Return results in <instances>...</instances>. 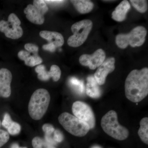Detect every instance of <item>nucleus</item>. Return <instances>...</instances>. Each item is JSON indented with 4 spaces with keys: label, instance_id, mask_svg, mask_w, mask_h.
<instances>
[{
    "label": "nucleus",
    "instance_id": "e433bc0d",
    "mask_svg": "<svg viewBox=\"0 0 148 148\" xmlns=\"http://www.w3.org/2000/svg\"><path fill=\"white\" fill-rule=\"evenodd\" d=\"M19 148H27L25 147H19Z\"/></svg>",
    "mask_w": 148,
    "mask_h": 148
},
{
    "label": "nucleus",
    "instance_id": "a878e982",
    "mask_svg": "<svg viewBox=\"0 0 148 148\" xmlns=\"http://www.w3.org/2000/svg\"><path fill=\"white\" fill-rule=\"evenodd\" d=\"M9 139L10 136L8 132L0 130V148L7 143Z\"/></svg>",
    "mask_w": 148,
    "mask_h": 148
},
{
    "label": "nucleus",
    "instance_id": "0eeeda50",
    "mask_svg": "<svg viewBox=\"0 0 148 148\" xmlns=\"http://www.w3.org/2000/svg\"><path fill=\"white\" fill-rule=\"evenodd\" d=\"M21 22L16 14L12 13L8 16V21H0V32L5 36L12 39H17L23 36V30L20 26Z\"/></svg>",
    "mask_w": 148,
    "mask_h": 148
},
{
    "label": "nucleus",
    "instance_id": "f3484780",
    "mask_svg": "<svg viewBox=\"0 0 148 148\" xmlns=\"http://www.w3.org/2000/svg\"><path fill=\"white\" fill-rule=\"evenodd\" d=\"M138 134L141 140L145 144H148V118L145 117L140 121V127Z\"/></svg>",
    "mask_w": 148,
    "mask_h": 148
},
{
    "label": "nucleus",
    "instance_id": "cd10ccee",
    "mask_svg": "<svg viewBox=\"0 0 148 148\" xmlns=\"http://www.w3.org/2000/svg\"><path fill=\"white\" fill-rule=\"evenodd\" d=\"M53 139L56 143H61L64 140V136L60 130H56L53 132Z\"/></svg>",
    "mask_w": 148,
    "mask_h": 148
},
{
    "label": "nucleus",
    "instance_id": "423d86ee",
    "mask_svg": "<svg viewBox=\"0 0 148 148\" xmlns=\"http://www.w3.org/2000/svg\"><path fill=\"white\" fill-rule=\"evenodd\" d=\"M92 27V21L89 19H84L73 24L71 29L73 35L69 37L68 45L73 47L82 45L87 39Z\"/></svg>",
    "mask_w": 148,
    "mask_h": 148
},
{
    "label": "nucleus",
    "instance_id": "5701e85b",
    "mask_svg": "<svg viewBox=\"0 0 148 148\" xmlns=\"http://www.w3.org/2000/svg\"><path fill=\"white\" fill-rule=\"evenodd\" d=\"M33 5L43 15H44L48 10L47 4L44 1L35 0L33 2Z\"/></svg>",
    "mask_w": 148,
    "mask_h": 148
},
{
    "label": "nucleus",
    "instance_id": "7c9ffc66",
    "mask_svg": "<svg viewBox=\"0 0 148 148\" xmlns=\"http://www.w3.org/2000/svg\"><path fill=\"white\" fill-rule=\"evenodd\" d=\"M31 55V53L28 51L24 50H21L19 51L18 53V56L19 59L25 61L28 57Z\"/></svg>",
    "mask_w": 148,
    "mask_h": 148
},
{
    "label": "nucleus",
    "instance_id": "4468645a",
    "mask_svg": "<svg viewBox=\"0 0 148 148\" xmlns=\"http://www.w3.org/2000/svg\"><path fill=\"white\" fill-rule=\"evenodd\" d=\"M130 8V5L128 1L126 0L122 1L113 12L112 18L115 21L119 22L124 21Z\"/></svg>",
    "mask_w": 148,
    "mask_h": 148
},
{
    "label": "nucleus",
    "instance_id": "20e7f679",
    "mask_svg": "<svg viewBox=\"0 0 148 148\" xmlns=\"http://www.w3.org/2000/svg\"><path fill=\"white\" fill-rule=\"evenodd\" d=\"M58 121L66 131L77 137L85 136L90 130L88 125L68 112L63 113L58 118Z\"/></svg>",
    "mask_w": 148,
    "mask_h": 148
},
{
    "label": "nucleus",
    "instance_id": "c9c22d12",
    "mask_svg": "<svg viewBox=\"0 0 148 148\" xmlns=\"http://www.w3.org/2000/svg\"><path fill=\"white\" fill-rule=\"evenodd\" d=\"M92 148H101L100 147H98V146H94V147H92Z\"/></svg>",
    "mask_w": 148,
    "mask_h": 148
},
{
    "label": "nucleus",
    "instance_id": "473e14b6",
    "mask_svg": "<svg viewBox=\"0 0 148 148\" xmlns=\"http://www.w3.org/2000/svg\"><path fill=\"white\" fill-rule=\"evenodd\" d=\"M45 140L46 142H47L48 143L51 145L54 146L57 145V143L54 141L53 138L51 137V136H47V135H45Z\"/></svg>",
    "mask_w": 148,
    "mask_h": 148
},
{
    "label": "nucleus",
    "instance_id": "2eb2a0df",
    "mask_svg": "<svg viewBox=\"0 0 148 148\" xmlns=\"http://www.w3.org/2000/svg\"><path fill=\"white\" fill-rule=\"evenodd\" d=\"M86 94L90 98H98L101 97V90L94 77L90 76L87 78Z\"/></svg>",
    "mask_w": 148,
    "mask_h": 148
},
{
    "label": "nucleus",
    "instance_id": "4c0bfd02",
    "mask_svg": "<svg viewBox=\"0 0 148 148\" xmlns=\"http://www.w3.org/2000/svg\"><path fill=\"white\" fill-rule=\"evenodd\" d=\"M1 121H0V126H1Z\"/></svg>",
    "mask_w": 148,
    "mask_h": 148
},
{
    "label": "nucleus",
    "instance_id": "bb28decb",
    "mask_svg": "<svg viewBox=\"0 0 148 148\" xmlns=\"http://www.w3.org/2000/svg\"><path fill=\"white\" fill-rule=\"evenodd\" d=\"M42 130L45 133V135L47 136H51L55 130L53 125L48 123H46L43 125Z\"/></svg>",
    "mask_w": 148,
    "mask_h": 148
},
{
    "label": "nucleus",
    "instance_id": "2f4dec72",
    "mask_svg": "<svg viewBox=\"0 0 148 148\" xmlns=\"http://www.w3.org/2000/svg\"><path fill=\"white\" fill-rule=\"evenodd\" d=\"M42 48L44 50L50 52H53L55 51L56 47L53 43H48L47 44L44 45L42 46Z\"/></svg>",
    "mask_w": 148,
    "mask_h": 148
},
{
    "label": "nucleus",
    "instance_id": "4be33fe9",
    "mask_svg": "<svg viewBox=\"0 0 148 148\" xmlns=\"http://www.w3.org/2000/svg\"><path fill=\"white\" fill-rule=\"evenodd\" d=\"M70 83L78 93L83 94L84 92V85L82 81L79 80L75 77H72L70 79Z\"/></svg>",
    "mask_w": 148,
    "mask_h": 148
},
{
    "label": "nucleus",
    "instance_id": "c756f323",
    "mask_svg": "<svg viewBox=\"0 0 148 148\" xmlns=\"http://www.w3.org/2000/svg\"><path fill=\"white\" fill-rule=\"evenodd\" d=\"M12 122L13 121L11 118L10 115L8 113H6L4 116L2 124L5 128L7 129L10 125L12 123Z\"/></svg>",
    "mask_w": 148,
    "mask_h": 148
},
{
    "label": "nucleus",
    "instance_id": "9b49d317",
    "mask_svg": "<svg viewBox=\"0 0 148 148\" xmlns=\"http://www.w3.org/2000/svg\"><path fill=\"white\" fill-rule=\"evenodd\" d=\"M12 74L9 70L5 68L0 70V96L8 98L11 94V83Z\"/></svg>",
    "mask_w": 148,
    "mask_h": 148
},
{
    "label": "nucleus",
    "instance_id": "9d476101",
    "mask_svg": "<svg viewBox=\"0 0 148 148\" xmlns=\"http://www.w3.org/2000/svg\"><path fill=\"white\" fill-rule=\"evenodd\" d=\"M115 59L110 57L105 60L103 64L98 67L94 75V77L99 85L105 83L107 76L114 70Z\"/></svg>",
    "mask_w": 148,
    "mask_h": 148
},
{
    "label": "nucleus",
    "instance_id": "b1692460",
    "mask_svg": "<svg viewBox=\"0 0 148 148\" xmlns=\"http://www.w3.org/2000/svg\"><path fill=\"white\" fill-rule=\"evenodd\" d=\"M49 73L50 78L52 77L54 82L58 81L61 77V69L57 65H53L51 66Z\"/></svg>",
    "mask_w": 148,
    "mask_h": 148
},
{
    "label": "nucleus",
    "instance_id": "aec40b11",
    "mask_svg": "<svg viewBox=\"0 0 148 148\" xmlns=\"http://www.w3.org/2000/svg\"><path fill=\"white\" fill-rule=\"evenodd\" d=\"M32 145L34 148H56L39 137H36L33 139Z\"/></svg>",
    "mask_w": 148,
    "mask_h": 148
},
{
    "label": "nucleus",
    "instance_id": "f704fd0d",
    "mask_svg": "<svg viewBox=\"0 0 148 148\" xmlns=\"http://www.w3.org/2000/svg\"><path fill=\"white\" fill-rule=\"evenodd\" d=\"M19 147L18 145L16 143H14L12 145L11 147L10 148H19Z\"/></svg>",
    "mask_w": 148,
    "mask_h": 148
},
{
    "label": "nucleus",
    "instance_id": "a211bd4d",
    "mask_svg": "<svg viewBox=\"0 0 148 148\" xmlns=\"http://www.w3.org/2000/svg\"><path fill=\"white\" fill-rule=\"evenodd\" d=\"M130 2L135 9L140 13H145L147 10V1L144 0H131Z\"/></svg>",
    "mask_w": 148,
    "mask_h": 148
},
{
    "label": "nucleus",
    "instance_id": "1a4fd4ad",
    "mask_svg": "<svg viewBox=\"0 0 148 148\" xmlns=\"http://www.w3.org/2000/svg\"><path fill=\"white\" fill-rule=\"evenodd\" d=\"M106 58L105 51L101 49L96 51L92 55L84 54L81 56L79 63L82 66H88L91 70H95L103 64Z\"/></svg>",
    "mask_w": 148,
    "mask_h": 148
},
{
    "label": "nucleus",
    "instance_id": "412c9836",
    "mask_svg": "<svg viewBox=\"0 0 148 148\" xmlns=\"http://www.w3.org/2000/svg\"><path fill=\"white\" fill-rule=\"evenodd\" d=\"M42 62V59L36 54L30 55L24 61L25 65L30 67H34L41 64Z\"/></svg>",
    "mask_w": 148,
    "mask_h": 148
},
{
    "label": "nucleus",
    "instance_id": "39448f33",
    "mask_svg": "<svg viewBox=\"0 0 148 148\" xmlns=\"http://www.w3.org/2000/svg\"><path fill=\"white\" fill-rule=\"evenodd\" d=\"M147 31L145 27L138 26L127 34H120L116 38V43L119 47L125 49L128 45L132 47H140L145 41Z\"/></svg>",
    "mask_w": 148,
    "mask_h": 148
},
{
    "label": "nucleus",
    "instance_id": "72a5a7b5",
    "mask_svg": "<svg viewBox=\"0 0 148 148\" xmlns=\"http://www.w3.org/2000/svg\"><path fill=\"white\" fill-rule=\"evenodd\" d=\"M46 3H63L64 1H44Z\"/></svg>",
    "mask_w": 148,
    "mask_h": 148
},
{
    "label": "nucleus",
    "instance_id": "f257e3e1",
    "mask_svg": "<svg viewBox=\"0 0 148 148\" xmlns=\"http://www.w3.org/2000/svg\"><path fill=\"white\" fill-rule=\"evenodd\" d=\"M125 95L130 101L137 103L143 101L148 94V69L134 70L125 80Z\"/></svg>",
    "mask_w": 148,
    "mask_h": 148
},
{
    "label": "nucleus",
    "instance_id": "dca6fc26",
    "mask_svg": "<svg viewBox=\"0 0 148 148\" xmlns=\"http://www.w3.org/2000/svg\"><path fill=\"white\" fill-rule=\"evenodd\" d=\"M76 9L80 13L84 14L89 13L94 7L93 3L87 0H73L71 1Z\"/></svg>",
    "mask_w": 148,
    "mask_h": 148
},
{
    "label": "nucleus",
    "instance_id": "6e6552de",
    "mask_svg": "<svg viewBox=\"0 0 148 148\" xmlns=\"http://www.w3.org/2000/svg\"><path fill=\"white\" fill-rule=\"evenodd\" d=\"M72 111L74 116L86 123L90 129L94 128L95 119L92 108L88 104L82 101H76L72 106Z\"/></svg>",
    "mask_w": 148,
    "mask_h": 148
},
{
    "label": "nucleus",
    "instance_id": "ddd939ff",
    "mask_svg": "<svg viewBox=\"0 0 148 148\" xmlns=\"http://www.w3.org/2000/svg\"><path fill=\"white\" fill-rule=\"evenodd\" d=\"M40 36L43 38L47 40L49 43H53L56 48L61 47L64 45V37L58 32L42 31L40 32Z\"/></svg>",
    "mask_w": 148,
    "mask_h": 148
},
{
    "label": "nucleus",
    "instance_id": "f03ea898",
    "mask_svg": "<svg viewBox=\"0 0 148 148\" xmlns=\"http://www.w3.org/2000/svg\"><path fill=\"white\" fill-rule=\"evenodd\" d=\"M50 95L44 88L37 89L32 94L28 106L30 116L35 120H39L44 116L49 106Z\"/></svg>",
    "mask_w": 148,
    "mask_h": 148
},
{
    "label": "nucleus",
    "instance_id": "c85d7f7f",
    "mask_svg": "<svg viewBox=\"0 0 148 148\" xmlns=\"http://www.w3.org/2000/svg\"><path fill=\"white\" fill-rule=\"evenodd\" d=\"M24 48L29 52L36 54L39 50V48L36 45L32 43H27L24 45Z\"/></svg>",
    "mask_w": 148,
    "mask_h": 148
},
{
    "label": "nucleus",
    "instance_id": "6ab92c4d",
    "mask_svg": "<svg viewBox=\"0 0 148 148\" xmlns=\"http://www.w3.org/2000/svg\"><path fill=\"white\" fill-rule=\"evenodd\" d=\"M35 71L38 74V78L40 80L46 81L50 78L49 71L46 70L45 67L44 65H39L36 67Z\"/></svg>",
    "mask_w": 148,
    "mask_h": 148
},
{
    "label": "nucleus",
    "instance_id": "f8f14e48",
    "mask_svg": "<svg viewBox=\"0 0 148 148\" xmlns=\"http://www.w3.org/2000/svg\"><path fill=\"white\" fill-rule=\"evenodd\" d=\"M26 17L30 22L38 25H42L44 23V16L34 6L29 4L24 10Z\"/></svg>",
    "mask_w": 148,
    "mask_h": 148
},
{
    "label": "nucleus",
    "instance_id": "7ed1b4c3",
    "mask_svg": "<svg viewBox=\"0 0 148 148\" xmlns=\"http://www.w3.org/2000/svg\"><path fill=\"white\" fill-rule=\"evenodd\" d=\"M101 125L106 134L116 140L122 141L129 135L128 130L119 124L117 114L114 110L109 111L102 117Z\"/></svg>",
    "mask_w": 148,
    "mask_h": 148
},
{
    "label": "nucleus",
    "instance_id": "393cba45",
    "mask_svg": "<svg viewBox=\"0 0 148 148\" xmlns=\"http://www.w3.org/2000/svg\"><path fill=\"white\" fill-rule=\"evenodd\" d=\"M21 127L20 125L15 122H12L11 124L8 128V131L11 135H18L21 131Z\"/></svg>",
    "mask_w": 148,
    "mask_h": 148
}]
</instances>
